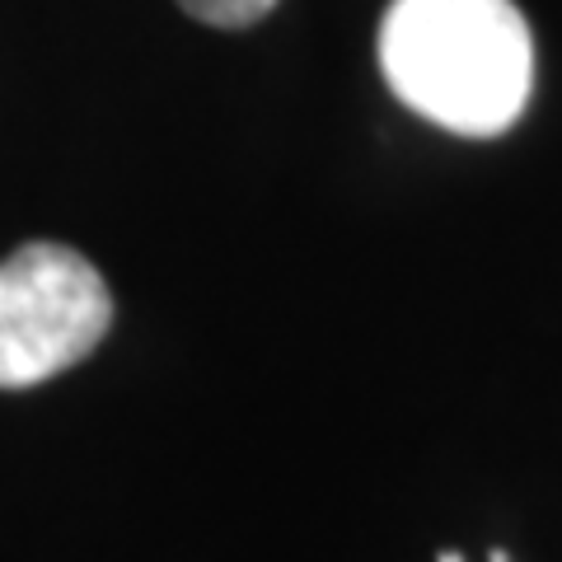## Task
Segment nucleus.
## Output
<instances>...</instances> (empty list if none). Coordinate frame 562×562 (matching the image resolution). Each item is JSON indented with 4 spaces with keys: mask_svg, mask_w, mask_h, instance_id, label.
<instances>
[{
    "mask_svg": "<svg viewBox=\"0 0 562 562\" xmlns=\"http://www.w3.org/2000/svg\"><path fill=\"white\" fill-rule=\"evenodd\" d=\"M380 70L417 117L454 136H502L530 103L535 38L516 0H394Z\"/></svg>",
    "mask_w": 562,
    "mask_h": 562,
    "instance_id": "f257e3e1",
    "label": "nucleus"
},
{
    "mask_svg": "<svg viewBox=\"0 0 562 562\" xmlns=\"http://www.w3.org/2000/svg\"><path fill=\"white\" fill-rule=\"evenodd\" d=\"M109 328L113 295L85 254L33 239L0 262V390H33L80 366Z\"/></svg>",
    "mask_w": 562,
    "mask_h": 562,
    "instance_id": "f03ea898",
    "label": "nucleus"
},
{
    "mask_svg": "<svg viewBox=\"0 0 562 562\" xmlns=\"http://www.w3.org/2000/svg\"><path fill=\"white\" fill-rule=\"evenodd\" d=\"M179 5L211 29H249L258 20H268L277 0H179Z\"/></svg>",
    "mask_w": 562,
    "mask_h": 562,
    "instance_id": "7ed1b4c3",
    "label": "nucleus"
},
{
    "mask_svg": "<svg viewBox=\"0 0 562 562\" xmlns=\"http://www.w3.org/2000/svg\"><path fill=\"white\" fill-rule=\"evenodd\" d=\"M436 562H464V553H454V549H441V558Z\"/></svg>",
    "mask_w": 562,
    "mask_h": 562,
    "instance_id": "20e7f679",
    "label": "nucleus"
},
{
    "mask_svg": "<svg viewBox=\"0 0 562 562\" xmlns=\"http://www.w3.org/2000/svg\"><path fill=\"white\" fill-rule=\"evenodd\" d=\"M487 562H512V558H506L502 549H492V553H487Z\"/></svg>",
    "mask_w": 562,
    "mask_h": 562,
    "instance_id": "39448f33",
    "label": "nucleus"
}]
</instances>
